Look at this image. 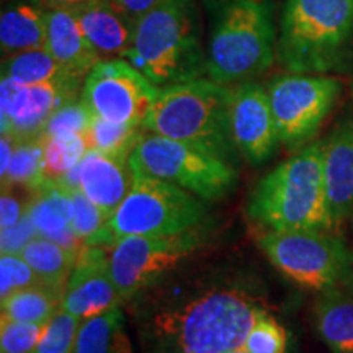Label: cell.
Masks as SVG:
<instances>
[{
    "label": "cell",
    "mask_w": 353,
    "mask_h": 353,
    "mask_svg": "<svg viewBox=\"0 0 353 353\" xmlns=\"http://www.w3.org/2000/svg\"><path fill=\"white\" fill-rule=\"evenodd\" d=\"M263 307L239 288H216L157 311L144 322L148 353H223L244 348Z\"/></svg>",
    "instance_id": "cell-1"
},
{
    "label": "cell",
    "mask_w": 353,
    "mask_h": 353,
    "mask_svg": "<svg viewBox=\"0 0 353 353\" xmlns=\"http://www.w3.org/2000/svg\"><path fill=\"white\" fill-rule=\"evenodd\" d=\"M250 218L270 231L334 226L324 176L322 143L309 144L276 165L250 195Z\"/></svg>",
    "instance_id": "cell-2"
},
{
    "label": "cell",
    "mask_w": 353,
    "mask_h": 353,
    "mask_svg": "<svg viewBox=\"0 0 353 353\" xmlns=\"http://www.w3.org/2000/svg\"><path fill=\"white\" fill-rule=\"evenodd\" d=\"M353 52V0H286L276 59L294 74L345 69Z\"/></svg>",
    "instance_id": "cell-3"
},
{
    "label": "cell",
    "mask_w": 353,
    "mask_h": 353,
    "mask_svg": "<svg viewBox=\"0 0 353 353\" xmlns=\"http://www.w3.org/2000/svg\"><path fill=\"white\" fill-rule=\"evenodd\" d=\"M126 57L157 87L205 76L206 52L193 0H161L141 17Z\"/></svg>",
    "instance_id": "cell-4"
},
{
    "label": "cell",
    "mask_w": 353,
    "mask_h": 353,
    "mask_svg": "<svg viewBox=\"0 0 353 353\" xmlns=\"http://www.w3.org/2000/svg\"><path fill=\"white\" fill-rule=\"evenodd\" d=\"M272 0H216L206 50V76L213 82H250L276 57Z\"/></svg>",
    "instance_id": "cell-5"
},
{
    "label": "cell",
    "mask_w": 353,
    "mask_h": 353,
    "mask_svg": "<svg viewBox=\"0 0 353 353\" xmlns=\"http://www.w3.org/2000/svg\"><path fill=\"white\" fill-rule=\"evenodd\" d=\"M231 92L232 88L211 79L162 87L144 130L231 161L237 151L229 132Z\"/></svg>",
    "instance_id": "cell-6"
},
{
    "label": "cell",
    "mask_w": 353,
    "mask_h": 353,
    "mask_svg": "<svg viewBox=\"0 0 353 353\" xmlns=\"http://www.w3.org/2000/svg\"><path fill=\"white\" fill-rule=\"evenodd\" d=\"M205 206L179 185L132 170V185L120 208L107 223L110 239L131 236H175L195 229ZM112 245V247H113Z\"/></svg>",
    "instance_id": "cell-7"
},
{
    "label": "cell",
    "mask_w": 353,
    "mask_h": 353,
    "mask_svg": "<svg viewBox=\"0 0 353 353\" xmlns=\"http://www.w3.org/2000/svg\"><path fill=\"white\" fill-rule=\"evenodd\" d=\"M265 257L281 275L306 290L329 291L353 276V255L347 245L319 229L270 231L259 239Z\"/></svg>",
    "instance_id": "cell-8"
},
{
    "label": "cell",
    "mask_w": 353,
    "mask_h": 353,
    "mask_svg": "<svg viewBox=\"0 0 353 353\" xmlns=\"http://www.w3.org/2000/svg\"><path fill=\"white\" fill-rule=\"evenodd\" d=\"M128 162L131 170L179 185L201 200L228 195L237 180L236 170L224 159L148 130Z\"/></svg>",
    "instance_id": "cell-9"
},
{
    "label": "cell",
    "mask_w": 353,
    "mask_h": 353,
    "mask_svg": "<svg viewBox=\"0 0 353 353\" xmlns=\"http://www.w3.org/2000/svg\"><path fill=\"white\" fill-rule=\"evenodd\" d=\"M341 90L337 79L317 74L291 72L272 79L267 92L280 143L294 149L314 138Z\"/></svg>",
    "instance_id": "cell-10"
},
{
    "label": "cell",
    "mask_w": 353,
    "mask_h": 353,
    "mask_svg": "<svg viewBox=\"0 0 353 353\" xmlns=\"http://www.w3.org/2000/svg\"><path fill=\"white\" fill-rule=\"evenodd\" d=\"M201 244L196 231L175 236H131L118 241L110 254V272L121 298H131L164 278Z\"/></svg>",
    "instance_id": "cell-11"
},
{
    "label": "cell",
    "mask_w": 353,
    "mask_h": 353,
    "mask_svg": "<svg viewBox=\"0 0 353 353\" xmlns=\"http://www.w3.org/2000/svg\"><path fill=\"white\" fill-rule=\"evenodd\" d=\"M159 88L128 61L101 59L87 74L81 99L94 117L144 126Z\"/></svg>",
    "instance_id": "cell-12"
},
{
    "label": "cell",
    "mask_w": 353,
    "mask_h": 353,
    "mask_svg": "<svg viewBox=\"0 0 353 353\" xmlns=\"http://www.w3.org/2000/svg\"><path fill=\"white\" fill-rule=\"evenodd\" d=\"M82 77L23 85L8 77L0 82V128L17 141L39 138L50 118L76 100Z\"/></svg>",
    "instance_id": "cell-13"
},
{
    "label": "cell",
    "mask_w": 353,
    "mask_h": 353,
    "mask_svg": "<svg viewBox=\"0 0 353 353\" xmlns=\"http://www.w3.org/2000/svg\"><path fill=\"white\" fill-rule=\"evenodd\" d=\"M229 132L247 162L262 165L280 143L268 92L254 81L237 83L229 100Z\"/></svg>",
    "instance_id": "cell-14"
},
{
    "label": "cell",
    "mask_w": 353,
    "mask_h": 353,
    "mask_svg": "<svg viewBox=\"0 0 353 353\" xmlns=\"http://www.w3.org/2000/svg\"><path fill=\"white\" fill-rule=\"evenodd\" d=\"M123 301L110 272V257L101 247L85 245L64 288V311L87 321Z\"/></svg>",
    "instance_id": "cell-15"
},
{
    "label": "cell",
    "mask_w": 353,
    "mask_h": 353,
    "mask_svg": "<svg viewBox=\"0 0 353 353\" xmlns=\"http://www.w3.org/2000/svg\"><path fill=\"white\" fill-rule=\"evenodd\" d=\"M79 188L107 219L117 213L132 185L130 162L88 149L77 165Z\"/></svg>",
    "instance_id": "cell-16"
},
{
    "label": "cell",
    "mask_w": 353,
    "mask_h": 353,
    "mask_svg": "<svg viewBox=\"0 0 353 353\" xmlns=\"http://www.w3.org/2000/svg\"><path fill=\"white\" fill-rule=\"evenodd\" d=\"M324 176L334 226L353 211V120L335 128L322 141Z\"/></svg>",
    "instance_id": "cell-17"
},
{
    "label": "cell",
    "mask_w": 353,
    "mask_h": 353,
    "mask_svg": "<svg viewBox=\"0 0 353 353\" xmlns=\"http://www.w3.org/2000/svg\"><path fill=\"white\" fill-rule=\"evenodd\" d=\"M83 37L100 56L114 59L126 56L132 43L134 21L114 8L108 0H95L72 8Z\"/></svg>",
    "instance_id": "cell-18"
},
{
    "label": "cell",
    "mask_w": 353,
    "mask_h": 353,
    "mask_svg": "<svg viewBox=\"0 0 353 353\" xmlns=\"http://www.w3.org/2000/svg\"><path fill=\"white\" fill-rule=\"evenodd\" d=\"M46 10V50L64 68L79 77L100 63V56L83 37L72 8H44Z\"/></svg>",
    "instance_id": "cell-19"
},
{
    "label": "cell",
    "mask_w": 353,
    "mask_h": 353,
    "mask_svg": "<svg viewBox=\"0 0 353 353\" xmlns=\"http://www.w3.org/2000/svg\"><path fill=\"white\" fill-rule=\"evenodd\" d=\"M26 213L32 218L38 236L57 242L77 255L85 247L74 231L72 201L63 185H44L30 200Z\"/></svg>",
    "instance_id": "cell-20"
},
{
    "label": "cell",
    "mask_w": 353,
    "mask_h": 353,
    "mask_svg": "<svg viewBox=\"0 0 353 353\" xmlns=\"http://www.w3.org/2000/svg\"><path fill=\"white\" fill-rule=\"evenodd\" d=\"M43 48H46V10L28 0H13L0 17L2 56Z\"/></svg>",
    "instance_id": "cell-21"
},
{
    "label": "cell",
    "mask_w": 353,
    "mask_h": 353,
    "mask_svg": "<svg viewBox=\"0 0 353 353\" xmlns=\"http://www.w3.org/2000/svg\"><path fill=\"white\" fill-rule=\"evenodd\" d=\"M316 329L332 353H353V293L324 291L314 307Z\"/></svg>",
    "instance_id": "cell-22"
},
{
    "label": "cell",
    "mask_w": 353,
    "mask_h": 353,
    "mask_svg": "<svg viewBox=\"0 0 353 353\" xmlns=\"http://www.w3.org/2000/svg\"><path fill=\"white\" fill-rule=\"evenodd\" d=\"M74 353H131L120 306L82 322Z\"/></svg>",
    "instance_id": "cell-23"
},
{
    "label": "cell",
    "mask_w": 353,
    "mask_h": 353,
    "mask_svg": "<svg viewBox=\"0 0 353 353\" xmlns=\"http://www.w3.org/2000/svg\"><path fill=\"white\" fill-rule=\"evenodd\" d=\"M64 288L38 283L2 299V317L32 324H46L63 306Z\"/></svg>",
    "instance_id": "cell-24"
},
{
    "label": "cell",
    "mask_w": 353,
    "mask_h": 353,
    "mask_svg": "<svg viewBox=\"0 0 353 353\" xmlns=\"http://www.w3.org/2000/svg\"><path fill=\"white\" fill-rule=\"evenodd\" d=\"M2 77H8L23 85H34V83L69 81L79 76L64 68L46 48H43V50H30L3 57Z\"/></svg>",
    "instance_id": "cell-25"
},
{
    "label": "cell",
    "mask_w": 353,
    "mask_h": 353,
    "mask_svg": "<svg viewBox=\"0 0 353 353\" xmlns=\"http://www.w3.org/2000/svg\"><path fill=\"white\" fill-rule=\"evenodd\" d=\"M21 257L37 272L43 283L61 286V288H65L77 262V254L41 236L25 247Z\"/></svg>",
    "instance_id": "cell-26"
},
{
    "label": "cell",
    "mask_w": 353,
    "mask_h": 353,
    "mask_svg": "<svg viewBox=\"0 0 353 353\" xmlns=\"http://www.w3.org/2000/svg\"><path fill=\"white\" fill-rule=\"evenodd\" d=\"M44 145L43 179L44 185L64 180L70 172L81 164L88 151L87 136L83 134H56L41 136Z\"/></svg>",
    "instance_id": "cell-27"
},
{
    "label": "cell",
    "mask_w": 353,
    "mask_h": 353,
    "mask_svg": "<svg viewBox=\"0 0 353 353\" xmlns=\"http://www.w3.org/2000/svg\"><path fill=\"white\" fill-rule=\"evenodd\" d=\"M44 145L41 136L17 141L15 151L7 174L2 176V187H20L33 195L44 187L43 179Z\"/></svg>",
    "instance_id": "cell-28"
},
{
    "label": "cell",
    "mask_w": 353,
    "mask_h": 353,
    "mask_svg": "<svg viewBox=\"0 0 353 353\" xmlns=\"http://www.w3.org/2000/svg\"><path fill=\"white\" fill-rule=\"evenodd\" d=\"M143 131L144 126L113 123L100 117H94L87 132L88 149H95L108 156L128 161Z\"/></svg>",
    "instance_id": "cell-29"
},
{
    "label": "cell",
    "mask_w": 353,
    "mask_h": 353,
    "mask_svg": "<svg viewBox=\"0 0 353 353\" xmlns=\"http://www.w3.org/2000/svg\"><path fill=\"white\" fill-rule=\"evenodd\" d=\"M82 322L79 317L64 311L63 307L44 324L34 353H74Z\"/></svg>",
    "instance_id": "cell-30"
},
{
    "label": "cell",
    "mask_w": 353,
    "mask_h": 353,
    "mask_svg": "<svg viewBox=\"0 0 353 353\" xmlns=\"http://www.w3.org/2000/svg\"><path fill=\"white\" fill-rule=\"evenodd\" d=\"M286 343L288 337L285 327L263 309L247 335L244 350L247 353H285Z\"/></svg>",
    "instance_id": "cell-31"
},
{
    "label": "cell",
    "mask_w": 353,
    "mask_h": 353,
    "mask_svg": "<svg viewBox=\"0 0 353 353\" xmlns=\"http://www.w3.org/2000/svg\"><path fill=\"white\" fill-rule=\"evenodd\" d=\"M94 120V113L83 103L82 99L70 100L63 105L46 123L41 136L56 134H83L87 136L88 128Z\"/></svg>",
    "instance_id": "cell-32"
},
{
    "label": "cell",
    "mask_w": 353,
    "mask_h": 353,
    "mask_svg": "<svg viewBox=\"0 0 353 353\" xmlns=\"http://www.w3.org/2000/svg\"><path fill=\"white\" fill-rule=\"evenodd\" d=\"M44 324L19 322L2 317L0 321V353H34Z\"/></svg>",
    "instance_id": "cell-33"
},
{
    "label": "cell",
    "mask_w": 353,
    "mask_h": 353,
    "mask_svg": "<svg viewBox=\"0 0 353 353\" xmlns=\"http://www.w3.org/2000/svg\"><path fill=\"white\" fill-rule=\"evenodd\" d=\"M38 283H41V278L21 255H2L0 259V298L6 299L15 291Z\"/></svg>",
    "instance_id": "cell-34"
},
{
    "label": "cell",
    "mask_w": 353,
    "mask_h": 353,
    "mask_svg": "<svg viewBox=\"0 0 353 353\" xmlns=\"http://www.w3.org/2000/svg\"><path fill=\"white\" fill-rule=\"evenodd\" d=\"M0 237H2V241H0L2 255H21L25 247L33 239H37L38 231L28 213H25L19 223L2 229Z\"/></svg>",
    "instance_id": "cell-35"
},
{
    "label": "cell",
    "mask_w": 353,
    "mask_h": 353,
    "mask_svg": "<svg viewBox=\"0 0 353 353\" xmlns=\"http://www.w3.org/2000/svg\"><path fill=\"white\" fill-rule=\"evenodd\" d=\"M28 203L30 200H21L20 193H17L13 187H2V196H0V226L2 229L19 223L26 213Z\"/></svg>",
    "instance_id": "cell-36"
},
{
    "label": "cell",
    "mask_w": 353,
    "mask_h": 353,
    "mask_svg": "<svg viewBox=\"0 0 353 353\" xmlns=\"http://www.w3.org/2000/svg\"><path fill=\"white\" fill-rule=\"evenodd\" d=\"M108 2L136 23L141 17L152 10L161 0H108Z\"/></svg>",
    "instance_id": "cell-37"
},
{
    "label": "cell",
    "mask_w": 353,
    "mask_h": 353,
    "mask_svg": "<svg viewBox=\"0 0 353 353\" xmlns=\"http://www.w3.org/2000/svg\"><path fill=\"white\" fill-rule=\"evenodd\" d=\"M17 139L12 138L10 134H2V139H0V176L7 174L8 165H10L13 151H15Z\"/></svg>",
    "instance_id": "cell-38"
},
{
    "label": "cell",
    "mask_w": 353,
    "mask_h": 353,
    "mask_svg": "<svg viewBox=\"0 0 353 353\" xmlns=\"http://www.w3.org/2000/svg\"><path fill=\"white\" fill-rule=\"evenodd\" d=\"M28 2L37 3L43 8H74L83 3L95 2V0H28Z\"/></svg>",
    "instance_id": "cell-39"
},
{
    "label": "cell",
    "mask_w": 353,
    "mask_h": 353,
    "mask_svg": "<svg viewBox=\"0 0 353 353\" xmlns=\"http://www.w3.org/2000/svg\"><path fill=\"white\" fill-rule=\"evenodd\" d=\"M223 353H247L244 348H239V350H232V352H223Z\"/></svg>",
    "instance_id": "cell-40"
}]
</instances>
